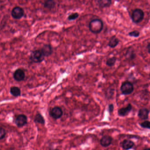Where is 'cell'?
I'll list each match as a JSON object with an SVG mask.
<instances>
[{"instance_id":"obj_29","label":"cell","mask_w":150,"mask_h":150,"mask_svg":"<svg viewBox=\"0 0 150 150\" xmlns=\"http://www.w3.org/2000/svg\"><path fill=\"white\" fill-rule=\"evenodd\" d=\"M59 150V149H54V150Z\"/></svg>"},{"instance_id":"obj_24","label":"cell","mask_w":150,"mask_h":150,"mask_svg":"<svg viewBox=\"0 0 150 150\" xmlns=\"http://www.w3.org/2000/svg\"><path fill=\"white\" fill-rule=\"evenodd\" d=\"M140 32L138 30H133L130 31L128 33V35L130 37L135 38H137L140 36Z\"/></svg>"},{"instance_id":"obj_26","label":"cell","mask_w":150,"mask_h":150,"mask_svg":"<svg viewBox=\"0 0 150 150\" xmlns=\"http://www.w3.org/2000/svg\"><path fill=\"white\" fill-rule=\"evenodd\" d=\"M114 110V105L113 103H110L109 104L108 107V111L110 115L112 114Z\"/></svg>"},{"instance_id":"obj_27","label":"cell","mask_w":150,"mask_h":150,"mask_svg":"<svg viewBox=\"0 0 150 150\" xmlns=\"http://www.w3.org/2000/svg\"><path fill=\"white\" fill-rule=\"evenodd\" d=\"M146 50H147V51H148V53L149 54H150V43H148V44L146 45Z\"/></svg>"},{"instance_id":"obj_16","label":"cell","mask_w":150,"mask_h":150,"mask_svg":"<svg viewBox=\"0 0 150 150\" xmlns=\"http://www.w3.org/2000/svg\"><path fill=\"white\" fill-rule=\"evenodd\" d=\"M125 57L127 59H129L130 60H134L136 58L137 55H136L134 50L133 49H130V48L126 51V53H125Z\"/></svg>"},{"instance_id":"obj_18","label":"cell","mask_w":150,"mask_h":150,"mask_svg":"<svg viewBox=\"0 0 150 150\" xmlns=\"http://www.w3.org/2000/svg\"><path fill=\"white\" fill-rule=\"evenodd\" d=\"M10 93L14 97H19L21 94V89L17 86H13L10 89Z\"/></svg>"},{"instance_id":"obj_20","label":"cell","mask_w":150,"mask_h":150,"mask_svg":"<svg viewBox=\"0 0 150 150\" xmlns=\"http://www.w3.org/2000/svg\"><path fill=\"white\" fill-rule=\"evenodd\" d=\"M115 89L112 88H109L107 89L105 92V96L108 100L112 99L115 93Z\"/></svg>"},{"instance_id":"obj_2","label":"cell","mask_w":150,"mask_h":150,"mask_svg":"<svg viewBox=\"0 0 150 150\" xmlns=\"http://www.w3.org/2000/svg\"><path fill=\"white\" fill-rule=\"evenodd\" d=\"M44 55L40 50H35L30 53L29 59L31 63L38 64L42 62L45 59Z\"/></svg>"},{"instance_id":"obj_4","label":"cell","mask_w":150,"mask_h":150,"mask_svg":"<svg viewBox=\"0 0 150 150\" xmlns=\"http://www.w3.org/2000/svg\"><path fill=\"white\" fill-rule=\"evenodd\" d=\"M134 90L133 84L128 81L123 82L120 87V91L123 95L127 96L131 94Z\"/></svg>"},{"instance_id":"obj_12","label":"cell","mask_w":150,"mask_h":150,"mask_svg":"<svg viewBox=\"0 0 150 150\" xmlns=\"http://www.w3.org/2000/svg\"><path fill=\"white\" fill-rule=\"evenodd\" d=\"M150 111L146 108H142L139 110L138 117L142 120H146L149 118Z\"/></svg>"},{"instance_id":"obj_9","label":"cell","mask_w":150,"mask_h":150,"mask_svg":"<svg viewBox=\"0 0 150 150\" xmlns=\"http://www.w3.org/2000/svg\"><path fill=\"white\" fill-rule=\"evenodd\" d=\"M132 105L131 103H129L126 107H123L118 109L117 115L121 117L126 116L129 115L130 112L132 110Z\"/></svg>"},{"instance_id":"obj_15","label":"cell","mask_w":150,"mask_h":150,"mask_svg":"<svg viewBox=\"0 0 150 150\" xmlns=\"http://www.w3.org/2000/svg\"><path fill=\"white\" fill-rule=\"evenodd\" d=\"M98 6L100 8H109L112 5V1L110 0H99L97 1Z\"/></svg>"},{"instance_id":"obj_7","label":"cell","mask_w":150,"mask_h":150,"mask_svg":"<svg viewBox=\"0 0 150 150\" xmlns=\"http://www.w3.org/2000/svg\"><path fill=\"white\" fill-rule=\"evenodd\" d=\"M15 123L19 128L23 127L27 125L28 123V117L23 114H21L17 116L16 118Z\"/></svg>"},{"instance_id":"obj_14","label":"cell","mask_w":150,"mask_h":150,"mask_svg":"<svg viewBox=\"0 0 150 150\" xmlns=\"http://www.w3.org/2000/svg\"><path fill=\"white\" fill-rule=\"evenodd\" d=\"M119 39L116 37V35H114L110 38L107 45L111 49H114L119 44Z\"/></svg>"},{"instance_id":"obj_10","label":"cell","mask_w":150,"mask_h":150,"mask_svg":"<svg viewBox=\"0 0 150 150\" xmlns=\"http://www.w3.org/2000/svg\"><path fill=\"white\" fill-rule=\"evenodd\" d=\"M113 138L109 135L103 136L100 140V144L104 147H108L112 144Z\"/></svg>"},{"instance_id":"obj_21","label":"cell","mask_w":150,"mask_h":150,"mask_svg":"<svg viewBox=\"0 0 150 150\" xmlns=\"http://www.w3.org/2000/svg\"><path fill=\"white\" fill-rule=\"evenodd\" d=\"M117 61V58L116 57H113L109 58L107 59L106 62V64L109 67H113Z\"/></svg>"},{"instance_id":"obj_3","label":"cell","mask_w":150,"mask_h":150,"mask_svg":"<svg viewBox=\"0 0 150 150\" xmlns=\"http://www.w3.org/2000/svg\"><path fill=\"white\" fill-rule=\"evenodd\" d=\"M144 13L142 9L137 8L132 11L131 16L132 21L135 24L140 23L144 20Z\"/></svg>"},{"instance_id":"obj_28","label":"cell","mask_w":150,"mask_h":150,"mask_svg":"<svg viewBox=\"0 0 150 150\" xmlns=\"http://www.w3.org/2000/svg\"><path fill=\"white\" fill-rule=\"evenodd\" d=\"M144 150H150V148H146V149H144Z\"/></svg>"},{"instance_id":"obj_23","label":"cell","mask_w":150,"mask_h":150,"mask_svg":"<svg viewBox=\"0 0 150 150\" xmlns=\"http://www.w3.org/2000/svg\"><path fill=\"white\" fill-rule=\"evenodd\" d=\"M139 125L140 127L143 129H150V122L149 121L145 120L144 122L139 123Z\"/></svg>"},{"instance_id":"obj_30","label":"cell","mask_w":150,"mask_h":150,"mask_svg":"<svg viewBox=\"0 0 150 150\" xmlns=\"http://www.w3.org/2000/svg\"><path fill=\"white\" fill-rule=\"evenodd\" d=\"M0 150H1V149H0Z\"/></svg>"},{"instance_id":"obj_22","label":"cell","mask_w":150,"mask_h":150,"mask_svg":"<svg viewBox=\"0 0 150 150\" xmlns=\"http://www.w3.org/2000/svg\"><path fill=\"white\" fill-rule=\"evenodd\" d=\"M79 16V14L78 13H72L71 14L69 15L67 17V20L69 21H75L76 19H78Z\"/></svg>"},{"instance_id":"obj_6","label":"cell","mask_w":150,"mask_h":150,"mask_svg":"<svg viewBox=\"0 0 150 150\" xmlns=\"http://www.w3.org/2000/svg\"><path fill=\"white\" fill-rule=\"evenodd\" d=\"M50 115L53 119L57 120L62 117L63 115V111L61 108L56 106L51 110Z\"/></svg>"},{"instance_id":"obj_25","label":"cell","mask_w":150,"mask_h":150,"mask_svg":"<svg viewBox=\"0 0 150 150\" xmlns=\"http://www.w3.org/2000/svg\"><path fill=\"white\" fill-rule=\"evenodd\" d=\"M6 130L2 127H0V140L4 139L6 137Z\"/></svg>"},{"instance_id":"obj_11","label":"cell","mask_w":150,"mask_h":150,"mask_svg":"<svg viewBox=\"0 0 150 150\" xmlns=\"http://www.w3.org/2000/svg\"><path fill=\"white\" fill-rule=\"evenodd\" d=\"M40 50L45 57H48L51 56L53 52V48L50 44L44 45Z\"/></svg>"},{"instance_id":"obj_8","label":"cell","mask_w":150,"mask_h":150,"mask_svg":"<svg viewBox=\"0 0 150 150\" xmlns=\"http://www.w3.org/2000/svg\"><path fill=\"white\" fill-rule=\"evenodd\" d=\"M13 77L15 80L20 82L24 80L25 78V73L24 71L21 68L16 69L13 74Z\"/></svg>"},{"instance_id":"obj_13","label":"cell","mask_w":150,"mask_h":150,"mask_svg":"<svg viewBox=\"0 0 150 150\" xmlns=\"http://www.w3.org/2000/svg\"><path fill=\"white\" fill-rule=\"evenodd\" d=\"M135 145L134 142L129 139H125L121 143V146L125 150H129L132 149Z\"/></svg>"},{"instance_id":"obj_17","label":"cell","mask_w":150,"mask_h":150,"mask_svg":"<svg viewBox=\"0 0 150 150\" xmlns=\"http://www.w3.org/2000/svg\"><path fill=\"white\" fill-rule=\"evenodd\" d=\"M56 2L53 0H48L43 3L44 7L49 10H52L55 8L56 6Z\"/></svg>"},{"instance_id":"obj_5","label":"cell","mask_w":150,"mask_h":150,"mask_svg":"<svg viewBox=\"0 0 150 150\" xmlns=\"http://www.w3.org/2000/svg\"><path fill=\"white\" fill-rule=\"evenodd\" d=\"M24 9L20 6H16L13 8L11 11V16L15 20H20L24 16Z\"/></svg>"},{"instance_id":"obj_19","label":"cell","mask_w":150,"mask_h":150,"mask_svg":"<svg viewBox=\"0 0 150 150\" xmlns=\"http://www.w3.org/2000/svg\"><path fill=\"white\" fill-rule=\"evenodd\" d=\"M34 122L37 123L44 125L45 124V119L41 114H38L35 116Z\"/></svg>"},{"instance_id":"obj_1","label":"cell","mask_w":150,"mask_h":150,"mask_svg":"<svg viewBox=\"0 0 150 150\" xmlns=\"http://www.w3.org/2000/svg\"><path fill=\"white\" fill-rule=\"evenodd\" d=\"M103 28V23L100 19H94L90 21L88 24L89 31L94 34H99Z\"/></svg>"}]
</instances>
